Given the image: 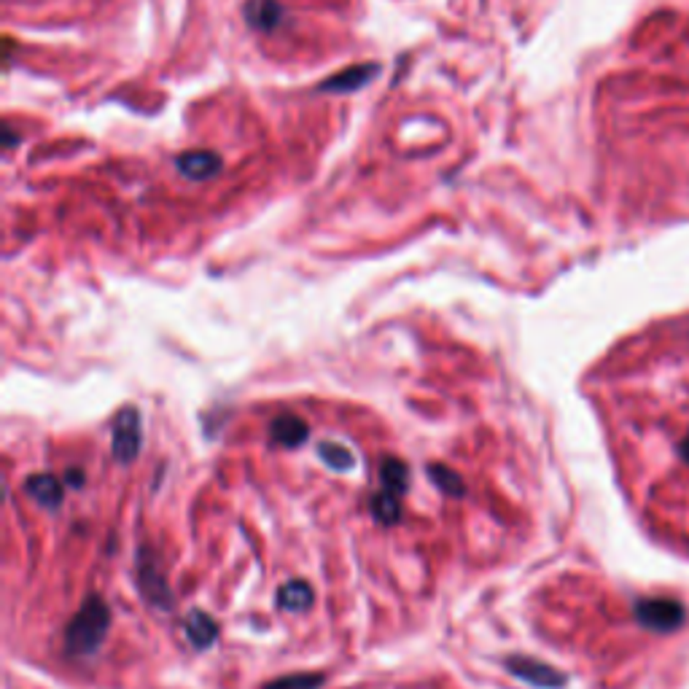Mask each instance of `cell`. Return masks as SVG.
I'll use <instances>...</instances> for the list:
<instances>
[{"instance_id": "cell-16", "label": "cell", "mask_w": 689, "mask_h": 689, "mask_svg": "<svg viewBox=\"0 0 689 689\" xmlns=\"http://www.w3.org/2000/svg\"><path fill=\"white\" fill-rule=\"evenodd\" d=\"M141 579H143V587H146L149 598H153V601H156L159 595L167 593V587H164V582L159 579L156 568H143V571H141Z\"/></svg>"}, {"instance_id": "cell-13", "label": "cell", "mask_w": 689, "mask_h": 689, "mask_svg": "<svg viewBox=\"0 0 689 689\" xmlns=\"http://www.w3.org/2000/svg\"><path fill=\"white\" fill-rule=\"evenodd\" d=\"M375 507V515L383 520V523H396L399 520V496H393V493H388V490H383L380 496H375V501H372Z\"/></svg>"}, {"instance_id": "cell-2", "label": "cell", "mask_w": 689, "mask_h": 689, "mask_svg": "<svg viewBox=\"0 0 689 689\" xmlns=\"http://www.w3.org/2000/svg\"><path fill=\"white\" fill-rule=\"evenodd\" d=\"M141 450V415L138 409H122L113 423V456L122 463L135 460Z\"/></svg>"}, {"instance_id": "cell-15", "label": "cell", "mask_w": 689, "mask_h": 689, "mask_svg": "<svg viewBox=\"0 0 689 689\" xmlns=\"http://www.w3.org/2000/svg\"><path fill=\"white\" fill-rule=\"evenodd\" d=\"M320 456H323V460H326L331 468H350V466H353V456H350L345 448H337V445H323V448H320Z\"/></svg>"}, {"instance_id": "cell-1", "label": "cell", "mask_w": 689, "mask_h": 689, "mask_svg": "<svg viewBox=\"0 0 689 689\" xmlns=\"http://www.w3.org/2000/svg\"><path fill=\"white\" fill-rule=\"evenodd\" d=\"M108 625H111V616H108V609L100 598H89L78 614L71 619L68 630H65V646L71 655H89L94 652L105 633H108Z\"/></svg>"}, {"instance_id": "cell-9", "label": "cell", "mask_w": 689, "mask_h": 689, "mask_svg": "<svg viewBox=\"0 0 689 689\" xmlns=\"http://www.w3.org/2000/svg\"><path fill=\"white\" fill-rule=\"evenodd\" d=\"M216 633H219V627L208 614L194 612L186 619V635L197 649H208L216 641Z\"/></svg>"}, {"instance_id": "cell-12", "label": "cell", "mask_w": 689, "mask_h": 689, "mask_svg": "<svg viewBox=\"0 0 689 689\" xmlns=\"http://www.w3.org/2000/svg\"><path fill=\"white\" fill-rule=\"evenodd\" d=\"M320 684H323V676H320V674H297V676L278 679V682L267 684L264 689H318Z\"/></svg>"}, {"instance_id": "cell-5", "label": "cell", "mask_w": 689, "mask_h": 689, "mask_svg": "<svg viewBox=\"0 0 689 689\" xmlns=\"http://www.w3.org/2000/svg\"><path fill=\"white\" fill-rule=\"evenodd\" d=\"M378 76V65H356V68H348L337 76H331L329 81L320 84L323 92H353V89H361L367 86V81Z\"/></svg>"}, {"instance_id": "cell-4", "label": "cell", "mask_w": 689, "mask_h": 689, "mask_svg": "<svg viewBox=\"0 0 689 689\" xmlns=\"http://www.w3.org/2000/svg\"><path fill=\"white\" fill-rule=\"evenodd\" d=\"M507 668L517 676V679H526L531 684H538V687H557L563 684V676L555 674L552 668L546 665H538L534 660H509Z\"/></svg>"}, {"instance_id": "cell-11", "label": "cell", "mask_w": 689, "mask_h": 689, "mask_svg": "<svg viewBox=\"0 0 689 689\" xmlns=\"http://www.w3.org/2000/svg\"><path fill=\"white\" fill-rule=\"evenodd\" d=\"M407 466L401 463L399 458H390L385 460L383 466H380V479H383V490L388 493H393V496H404L407 493Z\"/></svg>"}, {"instance_id": "cell-14", "label": "cell", "mask_w": 689, "mask_h": 689, "mask_svg": "<svg viewBox=\"0 0 689 689\" xmlns=\"http://www.w3.org/2000/svg\"><path fill=\"white\" fill-rule=\"evenodd\" d=\"M428 474L434 477V482H437L445 493H456V496L463 493V482H460V477L456 471H450V468H445V466H431Z\"/></svg>"}, {"instance_id": "cell-10", "label": "cell", "mask_w": 689, "mask_h": 689, "mask_svg": "<svg viewBox=\"0 0 689 689\" xmlns=\"http://www.w3.org/2000/svg\"><path fill=\"white\" fill-rule=\"evenodd\" d=\"M278 604L289 612H305L312 606V587L307 582H289L281 595H278Z\"/></svg>"}, {"instance_id": "cell-7", "label": "cell", "mask_w": 689, "mask_h": 689, "mask_svg": "<svg viewBox=\"0 0 689 689\" xmlns=\"http://www.w3.org/2000/svg\"><path fill=\"white\" fill-rule=\"evenodd\" d=\"M270 431H272V439L278 445H283V448H300L307 439V426L300 418H294V415L278 418Z\"/></svg>"}, {"instance_id": "cell-8", "label": "cell", "mask_w": 689, "mask_h": 689, "mask_svg": "<svg viewBox=\"0 0 689 689\" xmlns=\"http://www.w3.org/2000/svg\"><path fill=\"white\" fill-rule=\"evenodd\" d=\"M245 16H248L251 27H256V30H272L281 22L283 8L275 0H251L245 5Z\"/></svg>"}, {"instance_id": "cell-6", "label": "cell", "mask_w": 689, "mask_h": 689, "mask_svg": "<svg viewBox=\"0 0 689 689\" xmlns=\"http://www.w3.org/2000/svg\"><path fill=\"white\" fill-rule=\"evenodd\" d=\"M27 493L38 504H44V507H57L63 501V485L52 474H35V477H30L27 479Z\"/></svg>"}, {"instance_id": "cell-3", "label": "cell", "mask_w": 689, "mask_h": 689, "mask_svg": "<svg viewBox=\"0 0 689 689\" xmlns=\"http://www.w3.org/2000/svg\"><path fill=\"white\" fill-rule=\"evenodd\" d=\"M175 167L192 181H208L221 170V156L213 152H186L175 156Z\"/></svg>"}]
</instances>
